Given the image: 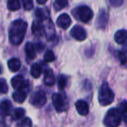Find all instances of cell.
<instances>
[{"label": "cell", "mask_w": 127, "mask_h": 127, "mask_svg": "<svg viewBox=\"0 0 127 127\" xmlns=\"http://www.w3.org/2000/svg\"><path fill=\"white\" fill-rule=\"evenodd\" d=\"M27 30V23L22 19H17L11 24L9 28V40L13 45H18L23 42Z\"/></svg>", "instance_id": "cell-1"}, {"label": "cell", "mask_w": 127, "mask_h": 127, "mask_svg": "<svg viewBox=\"0 0 127 127\" xmlns=\"http://www.w3.org/2000/svg\"><path fill=\"white\" fill-rule=\"evenodd\" d=\"M114 97V92L110 88L109 85L107 83L103 84L100 86V89H99L98 92V96H97L99 104L102 106L109 105V104H111L113 102Z\"/></svg>", "instance_id": "cell-2"}, {"label": "cell", "mask_w": 127, "mask_h": 127, "mask_svg": "<svg viewBox=\"0 0 127 127\" xmlns=\"http://www.w3.org/2000/svg\"><path fill=\"white\" fill-rule=\"evenodd\" d=\"M122 117L117 108H111L107 111L104 118V125L106 127H118L121 124Z\"/></svg>", "instance_id": "cell-3"}, {"label": "cell", "mask_w": 127, "mask_h": 127, "mask_svg": "<svg viewBox=\"0 0 127 127\" xmlns=\"http://www.w3.org/2000/svg\"><path fill=\"white\" fill-rule=\"evenodd\" d=\"M73 15L79 21L83 22V23H88L93 18V11L88 6L82 5L76 8L73 11Z\"/></svg>", "instance_id": "cell-4"}, {"label": "cell", "mask_w": 127, "mask_h": 127, "mask_svg": "<svg viewBox=\"0 0 127 127\" xmlns=\"http://www.w3.org/2000/svg\"><path fill=\"white\" fill-rule=\"evenodd\" d=\"M47 101V97H46V94L43 91H37L32 93L31 96L30 102L33 106L36 108H41L46 104Z\"/></svg>", "instance_id": "cell-5"}, {"label": "cell", "mask_w": 127, "mask_h": 127, "mask_svg": "<svg viewBox=\"0 0 127 127\" xmlns=\"http://www.w3.org/2000/svg\"><path fill=\"white\" fill-rule=\"evenodd\" d=\"M11 85L17 91H25V89L29 87V82L24 78L21 75H18L11 78Z\"/></svg>", "instance_id": "cell-6"}, {"label": "cell", "mask_w": 127, "mask_h": 127, "mask_svg": "<svg viewBox=\"0 0 127 127\" xmlns=\"http://www.w3.org/2000/svg\"><path fill=\"white\" fill-rule=\"evenodd\" d=\"M51 100H52L53 106L57 111L62 112L65 110V102H64V99L61 94L54 93L51 97Z\"/></svg>", "instance_id": "cell-7"}, {"label": "cell", "mask_w": 127, "mask_h": 127, "mask_svg": "<svg viewBox=\"0 0 127 127\" xmlns=\"http://www.w3.org/2000/svg\"><path fill=\"white\" fill-rule=\"evenodd\" d=\"M70 34H71V36L73 38L78 41H84L87 37V33L85 32V30L82 26H79V25L73 26L72 29L71 30Z\"/></svg>", "instance_id": "cell-8"}, {"label": "cell", "mask_w": 127, "mask_h": 127, "mask_svg": "<svg viewBox=\"0 0 127 127\" xmlns=\"http://www.w3.org/2000/svg\"><path fill=\"white\" fill-rule=\"evenodd\" d=\"M108 13L105 10L101 9L98 12V16L96 20V27L97 29H104L108 22Z\"/></svg>", "instance_id": "cell-9"}, {"label": "cell", "mask_w": 127, "mask_h": 127, "mask_svg": "<svg viewBox=\"0 0 127 127\" xmlns=\"http://www.w3.org/2000/svg\"><path fill=\"white\" fill-rule=\"evenodd\" d=\"M71 19L70 18V16L66 13L61 14L58 18H57V25L59 28L66 30L71 26Z\"/></svg>", "instance_id": "cell-10"}, {"label": "cell", "mask_w": 127, "mask_h": 127, "mask_svg": "<svg viewBox=\"0 0 127 127\" xmlns=\"http://www.w3.org/2000/svg\"><path fill=\"white\" fill-rule=\"evenodd\" d=\"M76 109L78 112L82 116H85L89 112V106L88 104L85 100H78L75 104Z\"/></svg>", "instance_id": "cell-11"}, {"label": "cell", "mask_w": 127, "mask_h": 127, "mask_svg": "<svg viewBox=\"0 0 127 127\" xmlns=\"http://www.w3.org/2000/svg\"><path fill=\"white\" fill-rule=\"evenodd\" d=\"M25 53H26V56L29 59H34L36 58V55H37V49H36V45H34L32 43H27L25 44Z\"/></svg>", "instance_id": "cell-12"}, {"label": "cell", "mask_w": 127, "mask_h": 127, "mask_svg": "<svg viewBox=\"0 0 127 127\" xmlns=\"http://www.w3.org/2000/svg\"><path fill=\"white\" fill-rule=\"evenodd\" d=\"M114 40L117 44H123L127 40V32L125 30H119L114 36Z\"/></svg>", "instance_id": "cell-13"}, {"label": "cell", "mask_w": 127, "mask_h": 127, "mask_svg": "<svg viewBox=\"0 0 127 127\" xmlns=\"http://www.w3.org/2000/svg\"><path fill=\"white\" fill-rule=\"evenodd\" d=\"M8 68L12 72H17L21 68V63L18 58H11L7 63Z\"/></svg>", "instance_id": "cell-14"}, {"label": "cell", "mask_w": 127, "mask_h": 127, "mask_svg": "<svg viewBox=\"0 0 127 127\" xmlns=\"http://www.w3.org/2000/svg\"><path fill=\"white\" fill-rule=\"evenodd\" d=\"M44 82L47 86H51L55 84L56 79H55V76L53 71L51 69L47 70L44 72Z\"/></svg>", "instance_id": "cell-15"}, {"label": "cell", "mask_w": 127, "mask_h": 127, "mask_svg": "<svg viewBox=\"0 0 127 127\" xmlns=\"http://www.w3.org/2000/svg\"><path fill=\"white\" fill-rule=\"evenodd\" d=\"M32 31L33 34L36 36H41L44 32V25L40 20H37L32 23Z\"/></svg>", "instance_id": "cell-16"}, {"label": "cell", "mask_w": 127, "mask_h": 127, "mask_svg": "<svg viewBox=\"0 0 127 127\" xmlns=\"http://www.w3.org/2000/svg\"><path fill=\"white\" fill-rule=\"evenodd\" d=\"M11 109V103L9 100H4L0 104V111L4 116H6L10 113Z\"/></svg>", "instance_id": "cell-17"}, {"label": "cell", "mask_w": 127, "mask_h": 127, "mask_svg": "<svg viewBox=\"0 0 127 127\" xmlns=\"http://www.w3.org/2000/svg\"><path fill=\"white\" fill-rule=\"evenodd\" d=\"M12 97L15 102L21 104L26 98V93H25V91H17L12 94Z\"/></svg>", "instance_id": "cell-18"}, {"label": "cell", "mask_w": 127, "mask_h": 127, "mask_svg": "<svg viewBox=\"0 0 127 127\" xmlns=\"http://www.w3.org/2000/svg\"><path fill=\"white\" fill-rule=\"evenodd\" d=\"M41 73H42L41 66L39 65L38 64H33L32 67H31V75L34 78H37L41 76Z\"/></svg>", "instance_id": "cell-19"}, {"label": "cell", "mask_w": 127, "mask_h": 127, "mask_svg": "<svg viewBox=\"0 0 127 127\" xmlns=\"http://www.w3.org/2000/svg\"><path fill=\"white\" fill-rule=\"evenodd\" d=\"M7 8L11 11H18L20 8L19 1L18 0H7Z\"/></svg>", "instance_id": "cell-20"}, {"label": "cell", "mask_w": 127, "mask_h": 127, "mask_svg": "<svg viewBox=\"0 0 127 127\" xmlns=\"http://www.w3.org/2000/svg\"><path fill=\"white\" fill-rule=\"evenodd\" d=\"M120 114L127 125V101H123L120 104Z\"/></svg>", "instance_id": "cell-21"}, {"label": "cell", "mask_w": 127, "mask_h": 127, "mask_svg": "<svg viewBox=\"0 0 127 127\" xmlns=\"http://www.w3.org/2000/svg\"><path fill=\"white\" fill-rule=\"evenodd\" d=\"M68 4V0H55L54 8L56 11H60Z\"/></svg>", "instance_id": "cell-22"}, {"label": "cell", "mask_w": 127, "mask_h": 127, "mask_svg": "<svg viewBox=\"0 0 127 127\" xmlns=\"http://www.w3.org/2000/svg\"><path fill=\"white\" fill-rule=\"evenodd\" d=\"M8 85L7 82L4 78H0V93L5 94L8 92Z\"/></svg>", "instance_id": "cell-23"}, {"label": "cell", "mask_w": 127, "mask_h": 127, "mask_svg": "<svg viewBox=\"0 0 127 127\" xmlns=\"http://www.w3.org/2000/svg\"><path fill=\"white\" fill-rule=\"evenodd\" d=\"M25 111L22 108H17V109L14 110L13 111V117H14L16 119H20L22 118L24 116H25Z\"/></svg>", "instance_id": "cell-24"}, {"label": "cell", "mask_w": 127, "mask_h": 127, "mask_svg": "<svg viewBox=\"0 0 127 127\" xmlns=\"http://www.w3.org/2000/svg\"><path fill=\"white\" fill-rule=\"evenodd\" d=\"M58 88L59 90H64V89L66 87V85H67V78L64 76H60V78H58Z\"/></svg>", "instance_id": "cell-25"}, {"label": "cell", "mask_w": 127, "mask_h": 127, "mask_svg": "<svg viewBox=\"0 0 127 127\" xmlns=\"http://www.w3.org/2000/svg\"><path fill=\"white\" fill-rule=\"evenodd\" d=\"M44 59L45 62H52L55 60V55L51 51L48 50L44 55Z\"/></svg>", "instance_id": "cell-26"}, {"label": "cell", "mask_w": 127, "mask_h": 127, "mask_svg": "<svg viewBox=\"0 0 127 127\" xmlns=\"http://www.w3.org/2000/svg\"><path fill=\"white\" fill-rule=\"evenodd\" d=\"M25 11H31L33 8V0H22Z\"/></svg>", "instance_id": "cell-27"}, {"label": "cell", "mask_w": 127, "mask_h": 127, "mask_svg": "<svg viewBox=\"0 0 127 127\" xmlns=\"http://www.w3.org/2000/svg\"><path fill=\"white\" fill-rule=\"evenodd\" d=\"M118 59H119L121 64H123V65L127 64V56H126V54H125V52H123V51H120V52H118Z\"/></svg>", "instance_id": "cell-28"}, {"label": "cell", "mask_w": 127, "mask_h": 127, "mask_svg": "<svg viewBox=\"0 0 127 127\" xmlns=\"http://www.w3.org/2000/svg\"><path fill=\"white\" fill-rule=\"evenodd\" d=\"M32 121L30 118H25L21 122V127H32Z\"/></svg>", "instance_id": "cell-29"}, {"label": "cell", "mask_w": 127, "mask_h": 127, "mask_svg": "<svg viewBox=\"0 0 127 127\" xmlns=\"http://www.w3.org/2000/svg\"><path fill=\"white\" fill-rule=\"evenodd\" d=\"M109 2L112 7H119L123 4L124 0H109Z\"/></svg>", "instance_id": "cell-30"}, {"label": "cell", "mask_w": 127, "mask_h": 127, "mask_svg": "<svg viewBox=\"0 0 127 127\" xmlns=\"http://www.w3.org/2000/svg\"><path fill=\"white\" fill-rule=\"evenodd\" d=\"M35 14L39 20H43V19H44V18H45V16H44V11L40 9H37V11H36Z\"/></svg>", "instance_id": "cell-31"}, {"label": "cell", "mask_w": 127, "mask_h": 127, "mask_svg": "<svg viewBox=\"0 0 127 127\" xmlns=\"http://www.w3.org/2000/svg\"><path fill=\"white\" fill-rule=\"evenodd\" d=\"M37 2L39 4H44L47 2V0H37Z\"/></svg>", "instance_id": "cell-32"}, {"label": "cell", "mask_w": 127, "mask_h": 127, "mask_svg": "<svg viewBox=\"0 0 127 127\" xmlns=\"http://www.w3.org/2000/svg\"><path fill=\"white\" fill-rule=\"evenodd\" d=\"M123 49H124V51H126V52H127V44H126V45H125V46H124V48H123Z\"/></svg>", "instance_id": "cell-33"}, {"label": "cell", "mask_w": 127, "mask_h": 127, "mask_svg": "<svg viewBox=\"0 0 127 127\" xmlns=\"http://www.w3.org/2000/svg\"><path fill=\"white\" fill-rule=\"evenodd\" d=\"M1 72H2V67H1V65H0V74H1Z\"/></svg>", "instance_id": "cell-34"}]
</instances>
